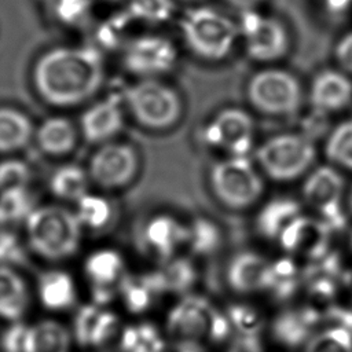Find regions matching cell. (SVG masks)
I'll return each mask as SVG.
<instances>
[{
	"label": "cell",
	"mask_w": 352,
	"mask_h": 352,
	"mask_svg": "<svg viewBox=\"0 0 352 352\" xmlns=\"http://www.w3.org/2000/svg\"><path fill=\"white\" fill-rule=\"evenodd\" d=\"M124 124L121 102L113 96L89 106L81 116L80 126L84 138L91 143H107Z\"/></svg>",
	"instance_id": "d6986e66"
},
{
	"label": "cell",
	"mask_w": 352,
	"mask_h": 352,
	"mask_svg": "<svg viewBox=\"0 0 352 352\" xmlns=\"http://www.w3.org/2000/svg\"><path fill=\"white\" fill-rule=\"evenodd\" d=\"M124 100L135 121L151 131L175 126L184 109L180 94L160 78H140L125 91Z\"/></svg>",
	"instance_id": "8992f818"
},
{
	"label": "cell",
	"mask_w": 352,
	"mask_h": 352,
	"mask_svg": "<svg viewBox=\"0 0 352 352\" xmlns=\"http://www.w3.org/2000/svg\"><path fill=\"white\" fill-rule=\"evenodd\" d=\"M29 290L23 278L10 265L0 264V318L18 322L28 311Z\"/></svg>",
	"instance_id": "7402d4cb"
},
{
	"label": "cell",
	"mask_w": 352,
	"mask_h": 352,
	"mask_svg": "<svg viewBox=\"0 0 352 352\" xmlns=\"http://www.w3.org/2000/svg\"><path fill=\"white\" fill-rule=\"evenodd\" d=\"M333 54L338 69L346 74H352V32H348L338 38Z\"/></svg>",
	"instance_id": "8d00e7d4"
},
{
	"label": "cell",
	"mask_w": 352,
	"mask_h": 352,
	"mask_svg": "<svg viewBox=\"0 0 352 352\" xmlns=\"http://www.w3.org/2000/svg\"><path fill=\"white\" fill-rule=\"evenodd\" d=\"M33 136L30 118L12 107H0V153H10L25 147Z\"/></svg>",
	"instance_id": "484cf974"
},
{
	"label": "cell",
	"mask_w": 352,
	"mask_h": 352,
	"mask_svg": "<svg viewBox=\"0 0 352 352\" xmlns=\"http://www.w3.org/2000/svg\"><path fill=\"white\" fill-rule=\"evenodd\" d=\"M70 331L59 322L45 319L26 326L22 352H70Z\"/></svg>",
	"instance_id": "603a6c76"
},
{
	"label": "cell",
	"mask_w": 352,
	"mask_h": 352,
	"mask_svg": "<svg viewBox=\"0 0 352 352\" xmlns=\"http://www.w3.org/2000/svg\"><path fill=\"white\" fill-rule=\"evenodd\" d=\"M139 169L136 150L126 143H103L91 157L88 175L103 188H120L131 183Z\"/></svg>",
	"instance_id": "4fadbf2b"
},
{
	"label": "cell",
	"mask_w": 352,
	"mask_h": 352,
	"mask_svg": "<svg viewBox=\"0 0 352 352\" xmlns=\"http://www.w3.org/2000/svg\"><path fill=\"white\" fill-rule=\"evenodd\" d=\"M85 1L84 0H60L56 7L58 18L66 23H73L80 21L85 14Z\"/></svg>",
	"instance_id": "74e56055"
},
{
	"label": "cell",
	"mask_w": 352,
	"mask_h": 352,
	"mask_svg": "<svg viewBox=\"0 0 352 352\" xmlns=\"http://www.w3.org/2000/svg\"><path fill=\"white\" fill-rule=\"evenodd\" d=\"M81 228L76 212L59 205L34 208L25 220L26 241L30 249L51 261L69 258L77 252Z\"/></svg>",
	"instance_id": "3957f363"
},
{
	"label": "cell",
	"mask_w": 352,
	"mask_h": 352,
	"mask_svg": "<svg viewBox=\"0 0 352 352\" xmlns=\"http://www.w3.org/2000/svg\"><path fill=\"white\" fill-rule=\"evenodd\" d=\"M30 177V168L25 162L19 160H6L0 162V192L26 188Z\"/></svg>",
	"instance_id": "d590c367"
},
{
	"label": "cell",
	"mask_w": 352,
	"mask_h": 352,
	"mask_svg": "<svg viewBox=\"0 0 352 352\" xmlns=\"http://www.w3.org/2000/svg\"><path fill=\"white\" fill-rule=\"evenodd\" d=\"M352 102V80L340 69L320 70L309 88V103L319 116L342 111Z\"/></svg>",
	"instance_id": "9a60e30c"
},
{
	"label": "cell",
	"mask_w": 352,
	"mask_h": 352,
	"mask_svg": "<svg viewBox=\"0 0 352 352\" xmlns=\"http://www.w3.org/2000/svg\"><path fill=\"white\" fill-rule=\"evenodd\" d=\"M301 352H352V333L344 326H326L308 337Z\"/></svg>",
	"instance_id": "4dcf8cb0"
},
{
	"label": "cell",
	"mask_w": 352,
	"mask_h": 352,
	"mask_svg": "<svg viewBox=\"0 0 352 352\" xmlns=\"http://www.w3.org/2000/svg\"><path fill=\"white\" fill-rule=\"evenodd\" d=\"M301 214L297 201L279 197L268 201L257 213L254 227L258 235L268 241H276L285 230Z\"/></svg>",
	"instance_id": "44dd1931"
},
{
	"label": "cell",
	"mask_w": 352,
	"mask_h": 352,
	"mask_svg": "<svg viewBox=\"0 0 352 352\" xmlns=\"http://www.w3.org/2000/svg\"><path fill=\"white\" fill-rule=\"evenodd\" d=\"M33 209V201L26 188L0 192V224L26 220Z\"/></svg>",
	"instance_id": "1f68e13d"
},
{
	"label": "cell",
	"mask_w": 352,
	"mask_h": 352,
	"mask_svg": "<svg viewBox=\"0 0 352 352\" xmlns=\"http://www.w3.org/2000/svg\"><path fill=\"white\" fill-rule=\"evenodd\" d=\"M304 202L331 228L342 221L345 186L338 168L327 164L312 168L301 187Z\"/></svg>",
	"instance_id": "30bf717a"
},
{
	"label": "cell",
	"mask_w": 352,
	"mask_h": 352,
	"mask_svg": "<svg viewBox=\"0 0 352 352\" xmlns=\"http://www.w3.org/2000/svg\"><path fill=\"white\" fill-rule=\"evenodd\" d=\"M220 238L217 226L210 220L198 217L188 224L187 245L197 253L213 252L217 248Z\"/></svg>",
	"instance_id": "836d02e7"
},
{
	"label": "cell",
	"mask_w": 352,
	"mask_h": 352,
	"mask_svg": "<svg viewBox=\"0 0 352 352\" xmlns=\"http://www.w3.org/2000/svg\"><path fill=\"white\" fill-rule=\"evenodd\" d=\"M223 319L202 297H186L169 312L166 331L183 344H198L208 336L223 331Z\"/></svg>",
	"instance_id": "8fae6325"
},
{
	"label": "cell",
	"mask_w": 352,
	"mask_h": 352,
	"mask_svg": "<svg viewBox=\"0 0 352 352\" xmlns=\"http://www.w3.org/2000/svg\"><path fill=\"white\" fill-rule=\"evenodd\" d=\"M84 271L92 286L94 302L103 307L113 300L114 287L124 278V260L113 249H100L87 257Z\"/></svg>",
	"instance_id": "2e32d148"
},
{
	"label": "cell",
	"mask_w": 352,
	"mask_h": 352,
	"mask_svg": "<svg viewBox=\"0 0 352 352\" xmlns=\"http://www.w3.org/2000/svg\"><path fill=\"white\" fill-rule=\"evenodd\" d=\"M19 246L14 238H10L8 235H4V238H0V260L10 261L11 258H18Z\"/></svg>",
	"instance_id": "ab89813d"
},
{
	"label": "cell",
	"mask_w": 352,
	"mask_h": 352,
	"mask_svg": "<svg viewBox=\"0 0 352 352\" xmlns=\"http://www.w3.org/2000/svg\"><path fill=\"white\" fill-rule=\"evenodd\" d=\"M323 154L330 165L352 172V120L341 121L330 131Z\"/></svg>",
	"instance_id": "83f0119b"
},
{
	"label": "cell",
	"mask_w": 352,
	"mask_h": 352,
	"mask_svg": "<svg viewBox=\"0 0 352 352\" xmlns=\"http://www.w3.org/2000/svg\"><path fill=\"white\" fill-rule=\"evenodd\" d=\"M239 38L246 55L260 63H274L290 51V34L285 23L258 10L241 14L238 21Z\"/></svg>",
	"instance_id": "ba28073f"
},
{
	"label": "cell",
	"mask_w": 352,
	"mask_h": 352,
	"mask_svg": "<svg viewBox=\"0 0 352 352\" xmlns=\"http://www.w3.org/2000/svg\"><path fill=\"white\" fill-rule=\"evenodd\" d=\"M227 4H230L232 8L239 11V14L246 11L257 10L260 4H263L265 0H224Z\"/></svg>",
	"instance_id": "60d3db41"
},
{
	"label": "cell",
	"mask_w": 352,
	"mask_h": 352,
	"mask_svg": "<svg viewBox=\"0 0 352 352\" xmlns=\"http://www.w3.org/2000/svg\"><path fill=\"white\" fill-rule=\"evenodd\" d=\"M173 0H131V15L148 23H162L175 14Z\"/></svg>",
	"instance_id": "e575fe53"
},
{
	"label": "cell",
	"mask_w": 352,
	"mask_h": 352,
	"mask_svg": "<svg viewBox=\"0 0 352 352\" xmlns=\"http://www.w3.org/2000/svg\"><path fill=\"white\" fill-rule=\"evenodd\" d=\"M177 62L175 43L161 34H143L131 40L124 50V66L139 78H160Z\"/></svg>",
	"instance_id": "7c38bea8"
},
{
	"label": "cell",
	"mask_w": 352,
	"mask_h": 352,
	"mask_svg": "<svg viewBox=\"0 0 352 352\" xmlns=\"http://www.w3.org/2000/svg\"><path fill=\"white\" fill-rule=\"evenodd\" d=\"M187 239L188 224L168 213L155 214L144 226V245L160 258L169 260L180 246L187 245Z\"/></svg>",
	"instance_id": "e0dca14e"
},
{
	"label": "cell",
	"mask_w": 352,
	"mask_h": 352,
	"mask_svg": "<svg viewBox=\"0 0 352 352\" xmlns=\"http://www.w3.org/2000/svg\"><path fill=\"white\" fill-rule=\"evenodd\" d=\"M254 120L241 107H223L202 128V140L226 157H246L254 146Z\"/></svg>",
	"instance_id": "9c48e42d"
},
{
	"label": "cell",
	"mask_w": 352,
	"mask_h": 352,
	"mask_svg": "<svg viewBox=\"0 0 352 352\" xmlns=\"http://www.w3.org/2000/svg\"><path fill=\"white\" fill-rule=\"evenodd\" d=\"M316 158V147L308 135L285 132L265 139L256 147L254 162L260 172L278 183L305 176Z\"/></svg>",
	"instance_id": "277c9868"
},
{
	"label": "cell",
	"mask_w": 352,
	"mask_h": 352,
	"mask_svg": "<svg viewBox=\"0 0 352 352\" xmlns=\"http://www.w3.org/2000/svg\"><path fill=\"white\" fill-rule=\"evenodd\" d=\"M208 182L213 197L231 210L253 206L264 192L261 172L249 155L216 161L209 169Z\"/></svg>",
	"instance_id": "5b68a950"
},
{
	"label": "cell",
	"mask_w": 352,
	"mask_h": 352,
	"mask_svg": "<svg viewBox=\"0 0 352 352\" xmlns=\"http://www.w3.org/2000/svg\"><path fill=\"white\" fill-rule=\"evenodd\" d=\"M187 50L205 62H221L239 40V26L228 15L208 6L188 8L180 18Z\"/></svg>",
	"instance_id": "7a4b0ae2"
},
{
	"label": "cell",
	"mask_w": 352,
	"mask_h": 352,
	"mask_svg": "<svg viewBox=\"0 0 352 352\" xmlns=\"http://www.w3.org/2000/svg\"><path fill=\"white\" fill-rule=\"evenodd\" d=\"M37 293L40 302L50 311H65L74 305L77 293L73 278L59 270H51L38 278Z\"/></svg>",
	"instance_id": "cb8c5ba5"
},
{
	"label": "cell",
	"mask_w": 352,
	"mask_h": 352,
	"mask_svg": "<svg viewBox=\"0 0 352 352\" xmlns=\"http://www.w3.org/2000/svg\"><path fill=\"white\" fill-rule=\"evenodd\" d=\"M118 290L122 296L125 307L131 312L140 314L150 307L154 294L158 290H162V287L155 274L151 276L140 278L124 276L118 286Z\"/></svg>",
	"instance_id": "4316f807"
},
{
	"label": "cell",
	"mask_w": 352,
	"mask_h": 352,
	"mask_svg": "<svg viewBox=\"0 0 352 352\" xmlns=\"http://www.w3.org/2000/svg\"><path fill=\"white\" fill-rule=\"evenodd\" d=\"M331 227L318 216L301 213L280 235L278 243L292 256L319 258L329 248Z\"/></svg>",
	"instance_id": "5bb4252c"
},
{
	"label": "cell",
	"mask_w": 352,
	"mask_h": 352,
	"mask_svg": "<svg viewBox=\"0 0 352 352\" xmlns=\"http://www.w3.org/2000/svg\"><path fill=\"white\" fill-rule=\"evenodd\" d=\"M245 95L253 110L275 118L294 116L302 103V89L297 77L274 66L253 73L246 82Z\"/></svg>",
	"instance_id": "52a82bcc"
},
{
	"label": "cell",
	"mask_w": 352,
	"mask_h": 352,
	"mask_svg": "<svg viewBox=\"0 0 352 352\" xmlns=\"http://www.w3.org/2000/svg\"><path fill=\"white\" fill-rule=\"evenodd\" d=\"M89 175L77 165H63L51 176L50 187L54 195L66 201H78L87 194Z\"/></svg>",
	"instance_id": "f546056e"
},
{
	"label": "cell",
	"mask_w": 352,
	"mask_h": 352,
	"mask_svg": "<svg viewBox=\"0 0 352 352\" xmlns=\"http://www.w3.org/2000/svg\"><path fill=\"white\" fill-rule=\"evenodd\" d=\"M271 263L258 253L242 252L232 257L227 268V280L238 293H253L267 287Z\"/></svg>",
	"instance_id": "ffe728a7"
},
{
	"label": "cell",
	"mask_w": 352,
	"mask_h": 352,
	"mask_svg": "<svg viewBox=\"0 0 352 352\" xmlns=\"http://www.w3.org/2000/svg\"><path fill=\"white\" fill-rule=\"evenodd\" d=\"M121 352H164L165 340L151 323H138L125 327L120 338Z\"/></svg>",
	"instance_id": "f1b7e54d"
},
{
	"label": "cell",
	"mask_w": 352,
	"mask_h": 352,
	"mask_svg": "<svg viewBox=\"0 0 352 352\" xmlns=\"http://www.w3.org/2000/svg\"><path fill=\"white\" fill-rule=\"evenodd\" d=\"M345 201H346V208H348V210H349V213L352 216V187L349 188V191H348V194L345 197Z\"/></svg>",
	"instance_id": "7bdbcfd3"
},
{
	"label": "cell",
	"mask_w": 352,
	"mask_h": 352,
	"mask_svg": "<svg viewBox=\"0 0 352 352\" xmlns=\"http://www.w3.org/2000/svg\"><path fill=\"white\" fill-rule=\"evenodd\" d=\"M76 214L82 227L102 228L111 217L110 204L98 195L85 194L77 201Z\"/></svg>",
	"instance_id": "d6a6232c"
},
{
	"label": "cell",
	"mask_w": 352,
	"mask_h": 352,
	"mask_svg": "<svg viewBox=\"0 0 352 352\" xmlns=\"http://www.w3.org/2000/svg\"><path fill=\"white\" fill-rule=\"evenodd\" d=\"M40 148L50 155L70 153L77 142L74 125L63 117H50L40 124L34 135Z\"/></svg>",
	"instance_id": "d4e9b609"
},
{
	"label": "cell",
	"mask_w": 352,
	"mask_h": 352,
	"mask_svg": "<svg viewBox=\"0 0 352 352\" xmlns=\"http://www.w3.org/2000/svg\"><path fill=\"white\" fill-rule=\"evenodd\" d=\"M118 329V318L114 312L92 302L80 307L74 316L73 333L82 346H99L113 338Z\"/></svg>",
	"instance_id": "ac0fdd59"
},
{
	"label": "cell",
	"mask_w": 352,
	"mask_h": 352,
	"mask_svg": "<svg viewBox=\"0 0 352 352\" xmlns=\"http://www.w3.org/2000/svg\"><path fill=\"white\" fill-rule=\"evenodd\" d=\"M104 67L91 47H55L44 52L33 67V85L52 106H74L100 88Z\"/></svg>",
	"instance_id": "6da1fadb"
},
{
	"label": "cell",
	"mask_w": 352,
	"mask_h": 352,
	"mask_svg": "<svg viewBox=\"0 0 352 352\" xmlns=\"http://www.w3.org/2000/svg\"><path fill=\"white\" fill-rule=\"evenodd\" d=\"M25 324L14 322L11 327L3 334V348L6 352H22V342L25 334Z\"/></svg>",
	"instance_id": "f35d334b"
},
{
	"label": "cell",
	"mask_w": 352,
	"mask_h": 352,
	"mask_svg": "<svg viewBox=\"0 0 352 352\" xmlns=\"http://www.w3.org/2000/svg\"><path fill=\"white\" fill-rule=\"evenodd\" d=\"M179 352H201L198 344H184Z\"/></svg>",
	"instance_id": "b9f144b4"
}]
</instances>
